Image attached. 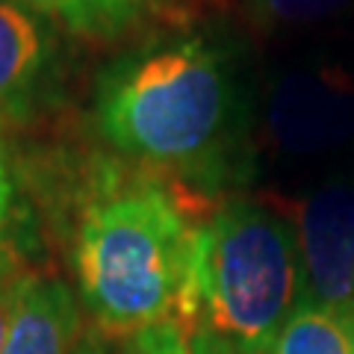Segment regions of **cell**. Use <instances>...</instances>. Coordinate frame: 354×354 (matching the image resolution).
I'll return each mask as SVG.
<instances>
[{"instance_id": "cell-3", "label": "cell", "mask_w": 354, "mask_h": 354, "mask_svg": "<svg viewBox=\"0 0 354 354\" xmlns=\"http://www.w3.org/2000/svg\"><path fill=\"white\" fill-rule=\"evenodd\" d=\"M201 330L236 354H272L301 301L298 239L281 209L236 198L198 236Z\"/></svg>"}, {"instance_id": "cell-16", "label": "cell", "mask_w": 354, "mask_h": 354, "mask_svg": "<svg viewBox=\"0 0 354 354\" xmlns=\"http://www.w3.org/2000/svg\"><path fill=\"white\" fill-rule=\"evenodd\" d=\"M351 322H354V313H351Z\"/></svg>"}, {"instance_id": "cell-14", "label": "cell", "mask_w": 354, "mask_h": 354, "mask_svg": "<svg viewBox=\"0 0 354 354\" xmlns=\"http://www.w3.org/2000/svg\"><path fill=\"white\" fill-rule=\"evenodd\" d=\"M18 278V254L6 234H0V286Z\"/></svg>"}, {"instance_id": "cell-8", "label": "cell", "mask_w": 354, "mask_h": 354, "mask_svg": "<svg viewBox=\"0 0 354 354\" xmlns=\"http://www.w3.org/2000/svg\"><path fill=\"white\" fill-rule=\"evenodd\" d=\"M272 354H354L351 316L298 301Z\"/></svg>"}, {"instance_id": "cell-15", "label": "cell", "mask_w": 354, "mask_h": 354, "mask_svg": "<svg viewBox=\"0 0 354 354\" xmlns=\"http://www.w3.org/2000/svg\"><path fill=\"white\" fill-rule=\"evenodd\" d=\"M74 354H109L106 348V337L104 334H80V339H77V348Z\"/></svg>"}, {"instance_id": "cell-9", "label": "cell", "mask_w": 354, "mask_h": 354, "mask_svg": "<svg viewBox=\"0 0 354 354\" xmlns=\"http://www.w3.org/2000/svg\"><path fill=\"white\" fill-rule=\"evenodd\" d=\"M27 9L62 21L71 32L95 41H115L133 36L127 18L118 12L113 0H15Z\"/></svg>"}, {"instance_id": "cell-2", "label": "cell", "mask_w": 354, "mask_h": 354, "mask_svg": "<svg viewBox=\"0 0 354 354\" xmlns=\"http://www.w3.org/2000/svg\"><path fill=\"white\" fill-rule=\"evenodd\" d=\"M236 92L227 59L201 36L145 44L97 80V133L157 174H209L227 148Z\"/></svg>"}, {"instance_id": "cell-1", "label": "cell", "mask_w": 354, "mask_h": 354, "mask_svg": "<svg viewBox=\"0 0 354 354\" xmlns=\"http://www.w3.org/2000/svg\"><path fill=\"white\" fill-rule=\"evenodd\" d=\"M213 213L186 180L157 171L101 186L74 234V274L97 334L130 339L160 322L195 334L198 236Z\"/></svg>"}, {"instance_id": "cell-13", "label": "cell", "mask_w": 354, "mask_h": 354, "mask_svg": "<svg viewBox=\"0 0 354 354\" xmlns=\"http://www.w3.org/2000/svg\"><path fill=\"white\" fill-rule=\"evenodd\" d=\"M15 209V177L9 171L6 157L0 153V234L6 230V221L12 218Z\"/></svg>"}, {"instance_id": "cell-4", "label": "cell", "mask_w": 354, "mask_h": 354, "mask_svg": "<svg viewBox=\"0 0 354 354\" xmlns=\"http://www.w3.org/2000/svg\"><path fill=\"white\" fill-rule=\"evenodd\" d=\"M301 301L354 313V186L325 183L298 209Z\"/></svg>"}, {"instance_id": "cell-11", "label": "cell", "mask_w": 354, "mask_h": 354, "mask_svg": "<svg viewBox=\"0 0 354 354\" xmlns=\"http://www.w3.org/2000/svg\"><path fill=\"white\" fill-rule=\"evenodd\" d=\"M346 3L348 0H245V9L260 27H286L328 18Z\"/></svg>"}, {"instance_id": "cell-6", "label": "cell", "mask_w": 354, "mask_h": 354, "mask_svg": "<svg viewBox=\"0 0 354 354\" xmlns=\"http://www.w3.org/2000/svg\"><path fill=\"white\" fill-rule=\"evenodd\" d=\"M53 39L39 12L15 0H0V127L18 124L32 113Z\"/></svg>"}, {"instance_id": "cell-12", "label": "cell", "mask_w": 354, "mask_h": 354, "mask_svg": "<svg viewBox=\"0 0 354 354\" xmlns=\"http://www.w3.org/2000/svg\"><path fill=\"white\" fill-rule=\"evenodd\" d=\"M21 283H24V274H18L15 281L0 286V351H3L6 337H9V325H12V316H15V307L21 298Z\"/></svg>"}, {"instance_id": "cell-5", "label": "cell", "mask_w": 354, "mask_h": 354, "mask_svg": "<svg viewBox=\"0 0 354 354\" xmlns=\"http://www.w3.org/2000/svg\"><path fill=\"white\" fill-rule=\"evenodd\" d=\"M272 142L286 153L330 151L354 136V83L339 68L295 71L272 88Z\"/></svg>"}, {"instance_id": "cell-7", "label": "cell", "mask_w": 354, "mask_h": 354, "mask_svg": "<svg viewBox=\"0 0 354 354\" xmlns=\"http://www.w3.org/2000/svg\"><path fill=\"white\" fill-rule=\"evenodd\" d=\"M80 307L59 278L24 274L21 298L0 354H74L80 339Z\"/></svg>"}, {"instance_id": "cell-10", "label": "cell", "mask_w": 354, "mask_h": 354, "mask_svg": "<svg viewBox=\"0 0 354 354\" xmlns=\"http://www.w3.org/2000/svg\"><path fill=\"white\" fill-rule=\"evenodd\" d=\"M127 354H236V351H230L225 342L209 337L201 328L195 334H186L174 322H160L139 330L136 337H130Z\"/></svg>"}]
</instances>
